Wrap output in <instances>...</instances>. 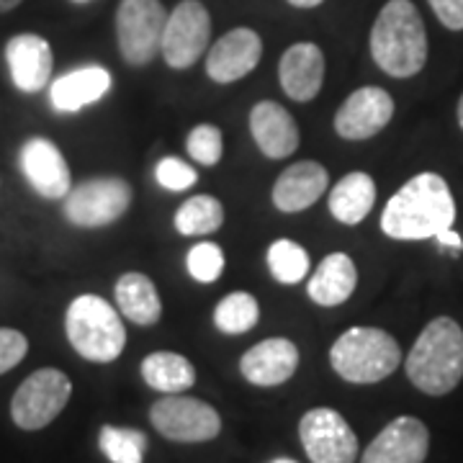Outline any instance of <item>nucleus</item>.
<instances>
[{
    "instance_id": "11",
    "label": "nucleus",
    "mask_w": 463,
    "mask_h": 463,
    "mask_svg": "<svg viewBox=\"0 0 463 463\" xmlns=\"http://www.w3.org/2000/svg\"><path fill=\"white\" fill-rule=\"evenodd\" d=\"M298 438L312 463H353L358 458V438L345 417L330 407H317L301 417Z\"/></svg>"
},
{
    "instance_id": "24",
    "label": "nucleus",
    "mask_w": 463,
    "mask_h": 463,
    "mask_svg": "<svg viewBox=\"0 0 463 463\" xmlns=\"http://www.w3.org/2000/svg\"><path fill=\"white\" fill-rule=\"evenodd\" d=\"M114 294L121 315L132 319L134 325H139V327L155 325L163 315V304H160V297H157V288L145 273H124L116 281Z\"/></svg>"
},
{
    "instance_id": "12",
    "label": "nucleus",
    "mask_w": 463,
    "mask_h": 463,
    "mask_svg": "<svg viewBox=\"0 0 463 463\" xmlns=\"http://www.w3.org/2000/svg\"><path fill=\"white\" fill-rule=\"evenodd\" d=\"M394 100L379 85H365L350 93L335 114V132L350 142L371 139L392 121Z\"/></svg>"
},
{
    "instance_id": "31",
    "label": "nucleus",
    "mask_w": 463,
    "mask_h": 463,
    "mask_svg": "<svg viewBox=\"0 0 463 463\" xmlns=\"http://www.w3.org/2000/svg\"><path fill=\"white\" fill-rule=\"evenodd\" d=\"M188 155L199 163V165L212 167L222 160V152H224V139L222 132L216 129L214 124H199L194 127V132L188 134Z\"/></svg>"
},
{
    "instance_id": "30",
    "label": "nucleus",
    "mask_w": 463,
    "mask_h": 463,
    "mask_svg": "<svg viewBox=\"0 0 463 463\" xmlns=\"http://www.w3.org/2000/svg\"><path fill=\"white\" fill-rule=\"evenodd\" d=\"M185 268H188L194 281L214 283L224 270V252L216 242H199L188 250Z\"/></svg>"
},
{
    "instance_id": "23",
    "label": "nucleus",
    "mask_w": 463,
    "mask_h": 463,
    "mask_svg": "<svg viewBox=\"0 0 463 463\" xmlns=\"http://www.w3.org/2000/svg\"><path fill=\"white\" fill-rule=\"evenodd\" d=\"M330 212L343 224H361L376 203V183L368 173H347L330 191Z\"/></svg>"
},
{
    "instance_id": "8",
    "label": "nucleus",
    "mask_w": 463,
    "mask_h": 463,
    "mask_svg": "<svg viewBox=\"0 0 463 463\" xmlns=\"http://www.w3.org/2000/svg\"><path fill=\"white\" fill-rule=\"evenodd\" d=\"M132 203V188L121 178H90L70 188L65 196V216L70 224L96 230L114 224L127 214Z\"/></svg>"
},
{
    "instance_id": "20",
    "label": "nucleus",
    "mask_w": 463,
    "mask_h": 463,
    "mask_svg": "<svg viewBox=\"0 0 463 463\" xmlns=\"http://www.w3.org/2000/svg\"><path fill=\"white\" fill-rule=\"evenodd\" d=\"M327 170L315 163L304 160L297 165L286 167L273 185V203L283 214H297L309 209L312 203L325 196L327 191Z\"/></svg>"
},
{
    "instance_id": "15",
    "label": "nucleus",
    "mask_w": 463,
    "mask_h": 463,
    "mask_svg": "<svg viewBox=\"0 0 463 463\" xmlns=\"http://www.w3.org/2000/svg\"><path fill=\"white\" fill-rule=\"evenodd\" d=\"M263 54V42L252 29H232L224 33L206 57V72L214 83H234L250 75Z\"/></svg>"
},
{
    "instance_id": "1",
    "label": "nucleus",
    "mask_w": 463,
    "mask_h": 463,
    "mask_svg": "<svg viewBox=\"0 0 463 463\" xmlns=\"http://www.w3.org/2000/svg\"><path fill=\"white\" fill-rule=\"evenodd\" d=\"M456 222V201L443 175L420 173L389 199L381 230L392 240H428Z\"/></svg>"
},
{
    "instance_id": "28",
    "label": "nucleus",
    "mask_w": 463,
    "mask_h": 463,
    "mask_svg": "<svg viewBox=\"0 0 463 463\" xmlns=\"http://www.w3.org/2000/svg\"><path fill=\"white\" fill-rule=\"evenodd\" d=\"M99 446L111 463H145L147 435L142 430H134V428L103 425L99 435Z\"/></svg>"
},
{
    "instance_id": "17",
    "label": "nucleus",
    "mask_w": 463,
    "mask_h": 463,
    "mask_svg": "<svg viewBox=\"0 0 463 463\" xmlns=\"http://www.w3.org/2000/svg\"><path fill=\"white\" fill-rule=\"evenodd\" d=\"M298 368V347L286 337H270L252 345L240 361L242 376L255 386H279Z\"/></svg>"
},
{
    "instance_id": "39",
    "label": "nucleus",
    "mask_w": 463,
    "mask_h": 463,
    "mask_svg": "<svg viewBox=\"0 0 463 463\" xmlns=\"http://www.w3.org/2000/svg\"><path fill=\"white\" fill-rule=\"evenodd\" d=\"M273 463H297V461H291V458H276Z\"/></svg>"
},
{
    "instance_id": "10",
    "label": "nucleus",
    "mask_w": 463,
    "mask_h": 463,
    "mask_svg": "<svg viewBox=\"0 0 463 463\" xmlns=\"http://www.w3.org/2000/svg\"><path fill=\"white\" fill-rule=\"evenodd\" d=\"M212 42V16L199 0H183L167 14L163 32V60L173 70H188L199 62Z\"/></svg>"
},
{
    "instance_id": "37",
    "label": "nucleus",
    "mask_w": 463,
    "mask_h": 463,
    "mask_svg": "<svg viewBox=\"0 0 463 463\" xmlns=\"http://www.w3.org/2000/svg\"><path fill=\"white\" fill-rule=\"evenodd\" d=\"M21 0H0V14H8V11H14Z\"/></svg>"
},
{
    "instance_id": "29",
    "label": "nucleus",
    "mask_w": 463,
    "mask_h": 463,
    "mask_svg": "<svg viewBox=\"0 0 463 463\" xmlns=\"http://www.w3.org/2000/svg\"><path fill=\"white\" fill-rule=\"evenodd\" d=\"M268 268L279 283H298L309 273V252L294 240H276L268 248Z\"/></svg>"
},
{
    "instance_id": "13",
    "label": "nucleus",
    "mask_w": 463,
    "mask_h": 463,
    "mask_svg": "<svg viewBox=\"0 0 463 463\" xmlns=\"http://www.w3.org/2000/svg\"><path fill=\"white\" fill-rule=\"evenodd\" d=\"M430 450V432L417 417H397L371 440L361 463H422Z\"/></svg>"
},
{
    "instance_id": "7",
    "label": "nucleus",
    "mask_w": 463,
    "mask_h": 463,
    "mask_svg": "<svg viewBox=\"0 0 463 463\" xmlns=\"http://www.w3.org/2000/svg\"><path fill=\"white\" fill-rule=\"evenodd\" d=\"M70 394H72V383L67 373L57 368L33 371L14 394L11 417L21 430H42L65 410Z\"/></svg>"
},
{
    "instance_id": "34",
    "label": "nucleus",
    "mask_w": 463,
    "mask_h": 463,
    "mask_svg": "<svg viewBox=\"0 0 463 463\" xmlns=\"http://www.w3.org/2000/svg\"><path fill=\"white\" fill-rule=\"evenodd\" d=\"M435 11V16L440 18V24L450 32H461L463 29V0H428Z\"/></svg>"
},
{
    "instance_id": "32",
    "label": "nucleus",
    "mask_w": 463,
    "mask_h": 463,
    "mask_svg": "<svg viewBox=\"0 0 463 463\" xmlns=\"http://www.w3.org/2000/svg\"><path fill=\"white\" fill-rule=\"evenodd\" d=\"M155 178L157 183L167 188V191H185V188H191L194 183L199 181V175H196V170L188 165V163H183L178 157H165V160H160L157 163V170H155Z\"/></svg>"
},
{
    "instance_id": "21",
    "label": "nucleus",
    "mask_w": 463,
    "mask_h": 463,
    "mask_svg": "<svg viewBox=\"0 0 463 463\" xmlns=\"http://www.w3.org/2000/svg\"><path fill=\"white\" fill-rule=\"evenodd\" d=\"M109 90H111V72L100 65H88L57 78L50 88V99L57 111L72 114L100 100Z\"/></svg>"
},
{
    "instance_id": "19",
    "label": "nucleus",
    "mask_w": 463,
    "mask_h": 463,
    "mask_svg": "<svg viewBox=\"0 0 463 463\" xmlns=\"http://www.w3.org/2000/svg\"><path fill=\"white\" fill-rule=\"evenodd\" d=\"M279 78L286 96L298 103L312 100L322 90L325 80V54L312 42H298L283 52Z\"/></svg>"
},
{
    "instance_id": "18",
    "label": "nucleus",
    "mask_w": 463,
    "mask_h": 463,
    "mask_svg": "<svg viewBox=\"0 0 463 463\" xmlns=\"http://www.w3.org/2000/svg\"><path fill=\"white\" fill-rule=\"evenodd\" d=\"M250 132L258 149L270 160H283L298 147V127L294 116L276 100H263L250 114Z\"/></svg>"
},
{
    "instance_id": "33",
    "label": "nucleus",
    "mask_w": 463,
    "mask_h": 463,
    "mask_svg": "<svg viewBox=\"0 0 463 463\" xmlns=\"http://www.w3.org/2000/svg\"><path fill=\"white\" fill-rule=\"evenodd\" d=\"M26 350H29V340L24 332L0 327V376L16 368L24 361Z\"/></svg>"
},
{
    "instance_id": "38",
    "label": "nucleus",
    "mask_w": 463,
    "mask_h": 463,
    "mask_svg": "<svg viewBox=\"0 0 463 463\" xmlns=\"http://www.w3.org/2000/svg\"><path fill=\"white\" fill-rule=\"evenodd\" d=\"M458 124H461V129H463V96L461 100H458Z\"/></svg>"
},
{
    "instance_id": "26",
    "label": "nucleus",
    "mask_w": 463,
    "mask_h": 463,
    "mask_svg": "<svg viewBox=\"0 0 463 463\" xmlns=\"http://www.w3.org/2000/svg\"><path fill=\"white\" fill-rule=\"evenodd\" d=\"M224 224V206L214 196H191L175 212V230L185 237L212 234Z\"/></svg>"
},
{
    "instance_id": "22",
    "label": "nucleus",
    "mask_w": 463,
    "mask_h": 463,
    "mask_svg": "<svg viewBox=\"0 0 463 463\" xmlns=\"http://www.w3.org/2000/svg\"><path fill=\"white\" fill-rule=\"evenodd\" d=\"M358 286V270L345 252L327 255L307 283V294L319 307H340L353 297Z\"/></svg>"
},
{
    "instance_id": "25",
    "label": "nucleus",
    "mask_w": 463,
    "mask_h": 463,
    "mask_svg": "<svg viewBox=\"0 0 463 463\" xmlns=\"http://www.w3.org/2000/svg\"><path fill=\"white\" fill-rule=\"evenodd\" d=\"M142 379L160 394H183L196 383V368L181 353L157 350L142 361Z\"/></svg>"
},
{
    "instance_id": "14",
    "label": "nucleus",
    "mask_w": 463,
    "mask_h": 463,
    "mask_svg": "<svg viewBox=\"0 0 463 463\" xmlns=\"http://www.w3.org/2000/svg\"><path fill=\"white\" fill-rule=\"evenodd\" d=\"M21 170L26 175V181L32 183V188L44 196V199H65L72 188V175L67 167L65 155L60 152V147L44 139V137H33L29 139L21 155H18Z\"/></svg>"
},
{
    "instance_id": "9",
    "label": "nucleus",
    "mask_w": 463,
    "mask_h": 463,
    "mask_svg": "<svg viewBox=\"0 0 463 463\" xmlns=\"http://www.w3.org/2000/svg\"><path fill=\"white\" fill-rule=\"evenodd\" d=\"M149 420L155 430L173 443H206L222 430V417L212 404L183 394H167L155 402Z\"/></svg>"
},
{
    "instance_id": "3",
    "label": "nucleus",
    "mask_w": 463,
    "mask_h": 463,
    "mask_svg": "<svg viewBox=\"0 0 463 463\" xmlns=\"http://www.w3.org/2000/svg\"><path fill=\"white\" fill-rule=\"evenodd\" d=\"M407 376L414 386L430 397L453 392L463 379V330L450 317H438L422 330L410 350Z\"/></svg>"
},
{
    "instance_id": "6",
    "label": "nucleus",
    "mask_w": 463,
    "mask_h": 463,
    "mask_svg": "<svg viewBox=\"0 0 463 463\" xmlns=\"http://www.w3.org/2000/svg\"><path fill=\"white\" fill-rule=\"evenodd\" d=\"M167 14L160 0H121L116 11V42L134 67L149 65L163 47Z\"/></svg>"
},
{
    "instance_id": "27",
    "label": "nucleus",
    "mask_w": 463,
    "mask_h": 463,
    "mask_svg": "<svg viewBox=\"0 0 463 463\" xmlns=\"http://www.w3.org/2000/svg\"><path fill=\"white\" fill-rule=\"evenodd\" d=\"M260 319V304L248 291H232L216 304L214 325L224 335H245Z\"/></svg>"
},
{
    "instance_id": "5",
    "label": "nucleus",
    "mask_w": 463,
    "mask_h": 463,
    "mask_svg": "<svg viewBox=\"0 0 463 463\" xmlns=\"http://www.w3.org/2000/svg\"><path fill=\"white\" fill-rule=\"evenodd\" d=\"M330 364L350 383H379L399 368L402 347L379 327H353L335 340Z\"/></svg>"
},
{
    "instance_id": "36",
    "label": "nucleus",
    "mask_w": 463,
    "mask_h": 463,
    "mask_svg": "<svg viewBox=\"0 0 463 463\" xmlns=\"http://www.w3.org/2000/svg\"><path fill=\"white\" fill-rule=\"evenodd\" d=\"M291 5H297V8H315V5H319L322 0H288Z\"/></svg>"
},
{
    "instance_id": "2",
    "label": "nucleus",
    "mask_w": 463,
    "mask_h": 463,
    "mask_svg": "<svg viewBox=\"0 0 463 463\" xmlns=\"http://www.w3.org/2000/svg\"><path fill=\"white\" fill-rule=\"evenodd\" d=\"M373 62L392 78H412L428 62V33L412 0H389L371 32Z\"/></svg>"
},
{
    "instance_id": "4",
    "label": "nucleus",
    "mask_w": 463,
    "mask_h": 463,
    "mask_svg": "<svg viewBox=\"0 0 463 463\" xmlns=\"http://www.w3.org/2000/svg\"><path fill=\"white\" fill-rule=\"evenodd\" d=\"M65 332L78 355L93 364H111L127 345V330L114 307L106 298L83 294L65 315Z\"/></svg>"
},
{
    "instance_id": "16",
    "label": "nucleus",
    "mask_w": 463,
    "mask_h": 463,
    "mask_svg": "<svg viewBox=\"0 0 463 463\" xmlns=\"http://www.w3.org/2000/svg\"><path fill=\"white\" fill-rule=\"evenodd\" d=\"M5 62L11 70V78L18 90L39 93L52 80V57L50 42L39 33H18L5 44Z\"/></svg>"
},
{
    "instance_id": "35",
    "label": "nucleus",
    "mask_w": 463,
    "mask_h": 463,
    "mask_svg": "<svg viewBox=\"0 0 463 463\" xmlns=\"http://www.w3.org/2000/svg\"><path fill=\"white\" fill-rule=\"evenodd\" d=\"M435 240H438V245H440V248L453 250V255H461L463 240H461V234L453 230V227H446L443 232H438V234H435Z\"/></svg>"
},
{
    "instance_id": "40",
    "label": "nucleus",
    "mask_w": 463,
    "mask_h": 463,
    "mask_svg": "<svg viewBox=\"0 0 463 463\" xmlns=\"http://www.w3.org/2000/svg\"><path fill=\"white\" fill-rule=\"evenodd\" d=\"M72 3H90V0H72Z\"/></svg>"
}]
</instances>
